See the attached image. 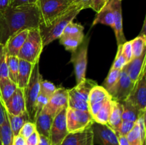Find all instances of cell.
I'll use <instances>...</instances> for the list:
<instances>
[{"mask_svg":"<svg viewBox=\"0 0 146 145\" xmlns=\"http://www.w3.org/2000/svg\"><path fill=\"white\" fill-rule=\"evenodd\" d=\"M10 0H0V11L3 12L9 7Z\"/></svg>","mask_w":146,"mask_h":145,"instance_id":"cell-49","label":"cell"},{"mask_svg":"<svg viewBox=\"0 0 146 145\" xmlns=\"http://www.w3.org/2000/svg\"><path fill=\"white\" fill-rule=\"evenodd\" d=\"M42 76L39 71V61L34 65L28 84L24 89L26 111L30 122H34L36 119V101L40 92V82Z\"/></svg>","mask_w":146,"mask_h":145,"instance_id":"cell-3","label":"cell"},{"mask_svg":"<svg viewBox=\"0 0 146 145\" xmlns=\"http://www.w3.org/2000/svg\"><path fill=\"white\" fill-rule=\"evenodd\" d=\"M96 85L97 82L95 80L86 78L75 87L68 90V107L89 111L88 95L91 89Z\"/></svg>","mask_w":146,"mask_h":145,"instance_id":"cell-5","label":"cell"},{"mask_svg":"<svg viewBox=\"0 0 146 145\" xmlns=\"http://www.w3.org/2000/svg\"><path fill=\"white\" fill-rule=\"evenodd\" d=\"M36 4L41 12V24L44 25L49 24L70 5L68 0H37Z\"/></svg>","mask_w":146,"mask_h":145,"instance_id":"cell-8","label":"cell"},{"mask_svg":"<svg viewBox=\"0 0 146 145\" xmlns=\"http://www.w3.org/2000/svg\"><path fill=\"white\" fill-rule=\"evenodd\" d=\"M135 122H131V121L122 120L120 127L118 129V132H115L117 135H123V136H126L133 129V128L135 126Z\"/></svg>","mask_w":146,"mask_h":145,"instance_id":"cell-39","label":"cell"},{"mask_svg":"<svg viewBox=\"0 0 146 145\" xmlns=\"http://www.w3.org/2000/svg\"><path fill=\"white\" fill-rule=\"evenodd\" d=\"M122 45H118V51H117L116 56H115L113 63L112 66H111V68H114V69L121 70L128 63L123 53Z\"/></svg>","mask_w":146,"mask_h":145,"instance_id":"cell-36","label":"cell"},{"mask_svg":"<svg viewBox=\"0 0 146 145\" xmlns=\"http://www.w3.org/2000/svg\"><path fill=\"white\" fill-rule=\"evenodd\" d=\"M118 139L119 145H130L126 136H123V135H117Z\"/></svg>","mask_w":146,"mask_h":145,"instance_id":"cell-51","label":"cell"},{"mask_svg":"<svg viewBox=\"0 0 146 145\" xmlns=\"http://www.w3.org/2000/svg\"><path fill=\"white\" fill-rule=\"evenodd\" d=\"M122 105V120L136 122L139 117L146 112H141L131 102L125 100L121 102Z\"/></svg>","mask_w":146,"mask_h":145,"instance_id":"cell-23","label":"cell"},{"mask_svg":"<svg viewBox=\"0 0 146 145\" xmlns=\"http://www.w3.org/2000/svg\"><path fill=\"white\" fill-rule=\"evenodd\" d=\"M36 2L37 0H10L9 7H15L18 6L25 5V4H34Z\"/></svg>","mask_w":146,"mask_h":145,"instance_id":"cell-45","label":"cell"},{"mask_svg":"<svg viewBox=\"0 0 146 145\" xmlns=\"http://www.w3.org/2000/svg\"><path fill=\"white\" fill-rule=\"evenodd\" d=\"M145 68L134 84L132 90L125 100L131 102L141 112H146V78Z\"/></svg>","mask_w":146,"mask_h":145,"instance_id":"cell-10","label":"cell"},{"mask_svg":"<svg viewBox=\"0 0 146 145\" xmlns=\"http://www.w3.org/2000/svg\"><path fill=\"white\" fill-rule=\"evenodd\" d=\"M68 107V89L62 88H57L56 90L49 98L48 103L44 109L47 113L53 117L63 109Z\"/></svg>","mask_w":146,"mask_h":145,"instance_id":"cell-12","label":"cell"},{"mask_svg":"<svg viewBox=\"0 0 146 145\" xmlns=\"http://www.w3.org/2000/svg\"><path fill=\"white\" fill-rule=\"evenodd\" d=\"M13 134L10 127L8 117H7L4 122L0 127V140L2 145H12Z\"/></svg>","mask_w":146,"mask_h":145,"instance_id":"cell-30","label":"cell"},{"mask_svg":"<svg viewBox=\"0 0 146 145\" xmlns=\"http://www.w3.org/2000/svg\"><path fill=\"white\" fill-rule=\"evenodd\" d=\"M61 145H94L92 128L68 133Z\"/></svg>","mask_w":146,"mask_h":145,"instance_id":"cell-15","label":"cell"},{"mask_svg":"<svg viewBox=\"0 0 146 145\" xmlns=\"http://www.w3.org/2000/svg\"><path fill=\"white\" fill-rule=\"evenodd\" d=\"M81 11V9L79 7L71 3L68 8L62 14L56 17L49 24L47 25L40 24L38 28L41 33L44 47L59 38L62 35L66 26L74 21Z\"/></svg>","mask_w":146,"mask_h":145,"instance_id":"cell-2","label":"cell"},{"mask_svg":"<svg viewBox=\"0 0 146 145\" xmlns=\"http://www.w3.org/2000/svg\"><path fill=\"white\" fill-rule=\"evenodd\" d=\"M34 65V64L28 61L19 59L18 75L17 78V85L18 88L21 89H24L26 88L29 80Z\"/></svg>","mask_w":146,"mask_h":145,"instance_id":"cell-20","label":"cell"},{"mask_svg":"<svg viewBox=\"0 0 146 145\" xmlns=\"http://www.w3.org/2000/svg\"><path fill=\"white\" fill-rule=\"evenodd\" d=\"M94 119L89 111L67 107L66 127L68 133L84 130L91 127Z\"/></svg>","mask_w":146,"mask_h":145,"instance_id":"cell-7","label":"cell"},{"mask_svg":"<svg viewBox=\"0 0 146 145\" xmlns=\"http://www.w3.org/2000/svg\"><path fill=\"white\" fill-rule=\"evenodd\" d=\"M138 126L139 127L140 132H141V137L143 142H145V135H146V129H145V113H143L139 117L136 121Z\"/></svg>","mask_w":146,"mask_h":145,"instance_id":"cell-42","label":"cell"},{"mask_svg":"<svg viewBox=\"0 0 146 145\" xmlns=\"http://www.w3.org/2000/svg\"><path fill=\"white\" fill-rule=\"evenodd\" d=\"M134 84L135 83L132 82L123 67L121 70L118 82L111 95L112 100L119 102L125 101L132 90Z\"/></svg>","mask_w":146,"mask_h":145,"instance_id":"cell-13","label":"cell"},{"mask_svg":"<svg viewBox=\"0 0 146 145\" xmlns=\"http://www.w3.org/2000/svg\"><path fill=\"white\" fill-rule=\"evenodd\" d=\"M112 108V98H110L104 102L96 115L94 117V122L101 125H107Z\"/></svg>","mask_w":146,"mask_h":145,"instance_id":"cell-26","label":"cell"},{"mask_svg":"<svg viewBox=\"0 0 146 145\" xmlns=\"http://www.w3.org/2000/svg\"><path fill=\"white\" fill-rule=\"evenodd\" d=\"M44 48L42 38L39 28H34L29 30L27 39L19 52V59L35 64L39 61L40 55Z\"/></svg>","mask_w":146,"mask_h":145,"instance_id":"cell-4","label":"cell"},{"mask_svg":"<svg viewBox=\"0 0 146 145\" xmlns=\"http://www.w3.org/2000/svg\"><path fill=\"white\" fill-rule=\"evenodd\" d=\"M17 85L9 79L2 80L0 81V99L3 103H5L15 92Z\"/></svg>","mask_w":146,"mask_h":145,"instance_id":"cell-25","label":"cell"},{"mask_svg":"<svg viewBox=\"0 0 146 145\" xmlns=\"http://www.w3.org/2000/svg\"><path fill=\"white\" fill-rule=\"evenodd\" d=\"M88 44H89V38L88 36H84V40L74 52L71 53V62L74 64V72H75L77 84L86 79Z\"/></svg>","mask_w":146,"mask_h":145,"instance_id":"cell-6","label":"cell"},{"mask_svg":"<svg viewBox=\"0 0 146 145\" xmlns=\"http://www.w3.org/2000/svg\"><path fill=\"white\" fill-rule=\"evenodd\" d=\"M121 1H122V0H121Z\"/></svg>","mask_w":146,"mask_h":145,"instance_id":"cell-54","label":"cell"},{"mask_svg":"<svg viewBox=\"0 0 146 145\" xmlns=\"http://www.w3.org/2000/svg\"><path fill=\"white\" fill-rule=\"evenodd\" d=\"M57 87L53 82L48 80H41L40 82V92L44 94L47 97L50 98L56 90Z\"/></svg>","mask_w":146,"mask_h":145,"instance_id":"cell-37","label":"cell"},{"mask_svg":"<svg viewBox=\"0 0 146 145\" xmlns=\"http://www.w3.org/2000/svg\"><path fill=\"white\" fill-rule=\"evenodd\" d=\"M111 7L114 14L113 28L115 38L118 45H122L126 42V38L124 35L123 30V18H122V8H121V0H109Z\"/></svg>","mask_w":146,"mask_h":145,"instance_id":"cell-16","label":"cell"},{"mask_svg":"<svg viewBox=\"0 0 146 145\" xmlns=\"http://www.w3.org/2000/svg\"><path fill=\"white\" fill-rule=\"evenodd\" d=\"M143 145H145V144H143Z\"/></svg>","mask_w":146,"mask_h":145,"instance_id":"cell-53","label":"cell"},{"mask_svg":"<svg viewBox=\"0 0 146 145\" xmlns=\"http://www.w3.org/2000/svg\"><path fill=\"white\" fill-rule=\"evenodd\" d=\"M26 145H27V144H26Z\"/></svg>","mask_w":146,"mask_h":145,"instance_id":"cell-55","label":"cell"},{"mask_svg":"<svg viewBox=\"0 0 146 145\" xmlns=\"http://www.w3.org/2000/svg\"><path fill=\"white\" fill-rule=\"evenodd\" d=\"M108 0H93L91 5V9L98 13L108 2Z\"/></svg>","mask_w":146,"mask_h":145,"instance_id":"cell-43","label":"cell"},{"mask_svg":"<svg viewBox=\"0 0 146 145\" xmlns=\"http://www.w3.org/2000/svg\"><path fill=\"white\" fill-rule=\"evenodd\" d=\"M68 2H69L70 4H71V3H73V2H74V1H75V0H68Z\"/></svg>","mask_w":146,"mask_h":145,"instance_id":"cell-52","label":"cell"},{"mask_svg":"<svg viewBox=\"0 0 146 145\" xmlns=\"http://www.w3.org/2000/svg\"><path fill=\"white\" fill-rule=\"evenodd\" d=\"M126 137L130 145H143L145 143L142 140L141 132L136 122L132 130L126 135Z\"/></svg>","mask_w":146,"mask_h":145,"instance_id":"cell-35","label":"cell"},{"mask_svg":"<svg viewBox=\"0 0 146 145\" xmlns=\"http://www.w3.org/2000/svg\"><path fill=\"white\" fill-rule=\"evenodd\" d=\"M39 141V134L36 130L31 134L27 139H26V144L27 145H37Z\"/></svg>","mask_w":146,"mask_h":145,"instance_id":"cell-44","label":"cell"},{"mask_svg":"<svg viewBox=\"0 0 146 145\" xmlns=\"http://www.w3.org/2000/svg\"><path fill=\"white\" fill-rule=\"evenodd\" d=\"M48 100H49L48 97H47L46 95L41 93V92H39L38 97H37L36 101V117L40 112L42 111L44 107L46 105Z\"/></svg>","mask_w":146,"mask_h":145,"instance_id":"cell-40","label":"cell"},{"mask_svg":"<svg viewBox=\"0 0 146 145\" xmlns=\"http://www.w3.org/2000/svg\"><path fill=\"white\" fill-rule=\"evenodd\" d=\"M94 133V144L100 145H119L116 133L108 125H101L94 122L91 125Z\"/></svg>","mask_w":146,"mask_h":145,"instance_id":"cell-11","label":"cell"},{"mask_svg":"<svg viewBox=\"0 0 146 145\" xmlns=\"http://www.w3.org/2000/svg\"><path fill=\"white\" fill-rule=\"evenodd\" d=\"M53 119L54 117L47 113L44 109L36 115L34 123L36 125V130L39 135L48 138Z\"/></svg>","mask_w":146,"mask_h":145,"instance_id":"cell-19","label":"cell"},{"mask_svg":"<svg viewBox=\"0 0 146 145\" xmlns=\"http://www.w3.org/2000/svg\"><path fill=\"white\" fill-rule=\"evenodd\" d=\"M122 51L126 59L127 63L130 62L133 59V51L131 46V41H126L122 45Z\"/></svg>","mask_w":146,"mask_h":145,"instance_id":"cell-41","label":"cell"},{"mask_svg":"<svg viewBox=\"0 0 146 145\" xmlns=\"http://www.w3.org/2000/svg\"><path fill=\"white\" fill-rule=\"evenodd\" d=\"M7 68H8L9 78L11 80L17 83L19 58L17 56H14V55H7Z\"/></svg>","mask_w":146,"mask_h":145,"instance_id":"cell-32","label":"cell"},{"mask_svg":"<svg viewBox=\"0 0 146 145\" xmlns=\"http://www.w3.org/2000/svg\"><path fill=\"white\" fill-rule=\"evenodd\" d=\"M120 72L121 70L114 69V68H111L106 78L105 81L104 82L103 87L106 90L107 92L111 95L118 82V78L120 76Z\"/></svg>","mask_w":146,"mask_h":145,"instance_id":"cell-28","label":"cell"},{"mask_svg":"<svg viewBox=\"0 0 146 145\" xmlns=\"http://www.w3.org/2000/svg\"><path fill=\"white\" fill-rule=\"evenodd\" d=\"M84 36H61L59 38L60 43L65 47L66 50L72 53L82 43Z\"/></svg>","mask_w":146,"mask_h":145,"instance_id":"cell-29","label":"cell"},{"mask_svg":"<svg viewBox=\"0 0 146 145\" xmlns=\"http://www.w3.org/2000/svg\"><path fill=\"white\" fill-rule=\"evenodd\" d=\"M66 109H63L54 117L48 136L51 145H61L68 134L66 127Z\"/></svg>","mask_w":146,"mask_h":145,"instance_id":"cell-9","label":"cell"},{"mask_svg":"<svg viewBox=\"0 0 146 145\" xmlns=\"http://www.w3.org/2000/svg\"><path fill=\"white\" fill-rule=\"evenodd\" d=\"M7 114L13 136H14L19 135L23 125L27 122L30 121L28 114H27V112L20 115H12L7 113Z\"/></svg>","mask_w":146,"mask_h":145,"instance_id":"cell-24","label":"cell"},{"mask_svg":"<svg viewBox=\"0 0 146 145\" xmlns=\"http://www.w3.org/2000/svg\"><path fill=\"white\" fill-rule=\"evenodd\" d=\"M7 111H6L5 107H4V103L1 102V99H0V127L2 125L3 122H4V120L7 118ZM0 145L1 144V140H0Z\"/></svg>","mask_w":146,"mask_h":145,"instance_id":"cell-47","label":"cell"},{"mask_svg":"<svg viewBox=\"0 0 146 145\" xmlns=\"http://www.w3.org/2000/svg\"></svg>","mask_w":146,"mask_h":145,"instance_id":"cell-56","label":"cell"},{"mask_svg":"<svg viewBox=\"0 0 146 145\" xmlns=\"http://www.w3.org/2000/svg\"><path fill=\"white\" fill-rule=\"evenodd\" d=\"M84 27L78 23H69L64 28L61 36H84Z\"/></svg>","mask_w":146,"mask_h":145,"instance_id":"cell-33","label":"cell"},{"mask_svg":"<svg viewBox=\"0 0 146 145\" xmlns=\"http://www.w3.org/2000/svg\"><path fill=\"white\" fill-rule=\"evenodd\" d=\"M92 1L93 0H75L73 2V4H76L77 7H78L81 10H83L91 8Z\"/></svg>","mask_w":146,"mask_h":145,"instance_id":"cell-46","label":"cell"},{"mask_svg":"<svg viewBox=\"0 0 146 145\" xmlns=\"http://www.w3.org/2000/svg\"><path fill=\"white\" fill-rule=\"evenodd\" d=\"M29 30V29H25L19 31L9 38L4 45L7 55H18L20 49L27 39Z\"/></svg>","mask_w":146,"mask_h":145,"instance_id":"cell-17","label":"cell"},{"mask_svg":"<svg viewBox=\"0 0 146 145\" xmlns=\"http://www.w3.org/2000/svg\"><path fill=\"white\" fill-rule=\"evenodd\" d=\"M12 145H26V139L19 134L13 137Z\"/></svg>","mask_w":146,"mask_h":145,"instance_id":"cell-48","label":"cell"},{"mask_svg":"<svg viewBox=\"0 0 146 145\" xmlns=\"http://www.w3.org/2000/svg\"><path fill=\"white\" fill-rule=\"evenodd\" d=\"M122 122V105L121 103L112 100V108L107 125L115 132H118Z\"/></svg>","mask_w":146,"mask_h":145,"instance_id":"cell-22","label":"cell"},{"mask_svg":"<svg viewBox=\"0 0 146 145\" xmlns=\"http://www.w3.org/2000/svg\"><path fill=\"white\" fill-rule=\"evenodd\" d=\"M37 145H51V144H50L48 138L42 136V135H39V141H38Z\"/></svg>","mask_w":146,"mask_h":145,"instance_id":"cell-50","label":"cell"},{"mask_svg":"<svg viewBox=\"0 0 146 145\" xmlns=\"http://www.w3.org/2000/svg\"><path fill=\"white\" fill-rule=\"evenodd\" d=\"M131 41L133 51V58L140 57L146 50V36L139 35Z\"/></svg>","mask_w":146,"mask_h":145,"instance_id":"cell-31","label":"cell"},{"mask_svg":"<svg viewBox=\"0 0 146 145\" xmlns=\"http://www.w3.org/2000/svg\"><path fill=\"white\" fill-rule=\"evenodd\" d=\"M7 56L5 47L2 44H0V81L9 78L7 63Z\"/></svg>","mask_w":146,"mask_h":145,"instance_id":"cell-34","label":"cell"},{"mask_svg":"<svg viewBox=\"0 0 146 145\" xmlns=\"http://www.w3.org/2000/svg\"><path fill=\"white\" fill-rule=\"evenodd\" d=\"M7 113L12 115H20L26 112L24 89L17 88L12 96L4 104Z\"/></svg>","mask_w":146,"mask_h":145,"instance_id":"cell-14","label":"cell"},{"mask_svg":"<svg viewBox=\"0 0 146 145\" xmlns=\"http://www.w3.org/2000/svg\"><path fill=\"white\" fill-rule=\"evenodd\" d=\"M42 22L36 3L9 7L0 11V44L5 45L9 38L19 31L38 28Z\"/></svg>","mask_w":146,"mask_h":145,"instance_id":"cell-1","label":"cell"},{"mask_svg":"<svg viewBox=\"0 0 146 145\" xmlns=\"http://www.w3.org/2000/svg\"><path fill=\"white\" fill-rule=\"evenodd\" d=\"M36 131V125L34 122H30V121H28V122H26L23 127H21V130L19 132V134L21 135V136L24 138L25 139H27L31 134L34 133Z\"/></svg>","mask_w":146,"mask_h":145,"instance_id":"cell-38","label":"cell"},{"mask_svg":"<svg viewBox=\"0 0 146 145\" xmlns=\"http://www.w3.org/2000/svg\"><path fill=\"white\" fill-rule=\"evenodd\" d=\"M146 51L140 57L133 58L124 66L125 71L133 82L135 83L138 79L141 73L145 68Z\"/></svg>","mask_w":146,"mask_h":145,"instance_id":"cell-18","label":"cell"},{"mask_svg":"<svg viewBox=\"0 0 146 145\" xmlns=\"http://www.w3.org/2000/svg\"><path fill=\"white\" fill-rule=\"evenodd\" d=\"M111 98L106 90L103 86L96 85L91 89L88 95V107L96 102L104 101L106 99Z\"/></svg>","mask_w":146,"mask_h":145,"instance_id":"cell-27","label":"cell"},{"mask_svg":"<svg viewBox=\"0 0 146 145\" xmlns=\"http://www.w3.org/2000/svg\"><path fill=\"white\" fill-rule=\"evenodd\" d=\"M114 23V14L113 9L111 7V2L108 0V2L105 4L104 7L97 13L96 16L93 21L92 26L97 24H104L113 27Z\"/></svg>","mask_w":146,"mask_h":145,"instance_id":"cell-21","label":"cell"}]
</instances>
